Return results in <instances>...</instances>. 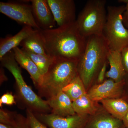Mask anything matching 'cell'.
I'll return each mask as SVG.
<instances>
[{
	"mask_svg": "<svg viewBox=\"0 0 128 128\" xmlns=\"http://www.w3.org/2000/svg\"><path fill=\"white\" fill-rule=\"evenodd\" d=\"M58 27L76 22V9L73 0H47Z\"/></svg>",
	"mask_w": 128,
	"mask_h": 128,
	"instance_id": "cell-9",
	"label": "cell"
},
{
	"mask_svg": "<svg viewBox=\"0 0 128 128\" xmlns=\"http://www.w3.org/2000/svg\"><path fill=\"white\" fill-rule=\"evenodd\" d=\"M29 2H0V12L24 26L41 30L34 19L32 5Z\"/></svg>",
	"mask_w": 128,
	"mask_h": 128,
	"instance_id": "cell-7",
	"label": "cell"
},
{
	"mask_svg": "<svg viewBox=\"0 0 128 128\" xmlns=\"http://www.w3.org/2000/svg\"><path fill=\"white\" fill-rule=\"evenodd\" d=\"M22 48L34 54H47L40 30L34 29L32 32L21 43Z\"/></svg>",
	"mask_w": 128,
	"mask_h": 128,
	"instance_id": "cell-17",
	"label": "cell"
},
{
	"mask_svg": "<svg viewBox=\"0 0 128 128\" xmlns=\"http://www.w3.org/2000/svg\"><path fill=\"white\" fill-rule=\"evenodd\" d=\"M118 2L126 4V10L123 15V22L125 27L128 29V0H120Z\"/></svg>",
	"mask_w": 128,
	"mask_h": 128,
	"instance_id": "cell-28",
	"label": "cell"
},
{
	"mask_svg": "<svg viewBox=\"0 0 128 128\" xmlns=\"http://www.w3.org/2000/svg\"><path fill=\"white\" fill-rule=\"evenodd\" d=\"M100 102L108 112L121 121L128 112V102L125 99L121 98H109Z\"/></svg>",
	"mask_w": 128,
	"mask_h": 128,
	"instance_id": "cell-16",
	"label": "cell"
},
{
	"mask_svg": "<svg viewBox=\"0 0 128 128\" xmlns=\"http://www.w3.org/2000/svg\"><path fill=\"white\" fill-rule=\"evenodd\" d=\"M47 101L53 114L64 117L76 114L73 109V102L62 91L50 98Z\"/></svg>",
	"mask_w": 128,
	"mask_h": 128,
	"instance_id": "cell-13",
	"label": "cell"
},
{
	"mask_svg": "<svg viewBox=\"0 0 128 128\" xmlns=\"http://www.w3.org/2000/svg\"><path fill=\"white\" fill-rule=\"evenodd\" d=\"M106 2L105 0H89L78 15L76 23L85 38L103 34L107 15Z\"/></svg>",
	"mask_w": 128,
	"mask_h": 128,
	"instance_id": "cell-4",
	"label": "cell"
},
{
	"mask_svg": "<svg viewBox=\"0 0 128 128\" xmlns=\"http://www.w3.org/2000/svg\"><path fill=\"white\" fill-rule=\"evenodd\" d=\"M106 61L102 67L97 77V82L98 84H101L104 82L105 81V78H106V69L107 67V63Z\"/></svg>",
	"mask_w": 128,
	"mask_h": 128,
	"instance_id": "cell-26",
	"label": "cell"
},
{
	"mask_svg": "<svg viewBox=\"0 0 128 128\" xmlns=\"http://www.w3.org/2000/svg\"><path fill=\"white\" fill-rule=\"evenodd\" d=\"M96 102L87 92L73 102V109L76 114L80 116L95 115L98 110Z\"/></svg>",
	"mask_w": 128,
	"mask_h": 128,
	"instance_id": "cell-18",
	"label": "cell"
},
{
	"mask_svg": "<svg viewBox=\"0 0 128 128\" xmlns=\"http://www.w3.org/2000/svg\"><path fill=\"white\" fill-rule=\"evenodd\" d=\"M14 96L11 93H7L4 94L0 99V106L2 107L3 104L12 105L16 104Z\"/></svg>",
	"mask_w": 128,
	"mask_h": 128,
	"instance_id": "cell-25",
	"label": "cell"
},
{
	"mask_svg": "<svg viewBox=\"0 0 128 128\" xmlns=\"http://www.w3.org/2000/svg\"><path fill=\"white\" fill-rule=\"evenodd\" d=\"M126 6H108L107 7L106 22L103 34L110 50L121 52L128 46V29L123 22V15Z\"/></svg>",
	"mask_w": 128,
	"mask_h": 128,
	"instance_id": "cell-6",
	"label": "cell"
},
{
	"mask_svg": "<svg viewBox=\"0 0 128 128\" xmlns=\"http://www.w3.org/2000/svg\"><path fill=\"white\" fill-rule=\"evenodd\" d=\"M13 115L12 113L0 109V123L12 126V127L15 121L16 115Z\"/></svg>",
	"mask_w": 128,
	"mask_h": 128,
	"instance_id": "cell-22",
	"label": "cell"
},
{
	"mask_svg": "<svg viewBox=\"0 0 128 128\" xmlns=\"http://www.w3.org/2000/svg\"><path fill=\"white\" fill-rule=\"evenodd\" d=\"M125 84L124 80L117 82L109 79L101 84L94 85L87 93L96 102L109 98H120L124 91Z\"/></svg>",
	"mask_w": 128,
	"mask_h": 128,
	"instance_id": "cell-8",
	"label": "cell"
},
{
	"mask_svg": "<svg viewBox=\"0 0 128 128\" xmlns=\"http://www.w3.org/2000/svg\"><path fill=\"white\" fill-rule=\"evenodd\" d=\"M22 49L25 54L36 64L44 77L48 73L55 59L48 54H38L32 52L22 48Z\"/></svg>",
	"mask_w": 128,
	"mask_h": 128,
	"instance_id": "cell-20",
	"label": "cell"
},
{
	"mask_svg": "<svg viewBox=\"0 0 128 128\" xmlns=\"http://www.w3.org/2000/svg\"><path fill=\"white\" fill-rule=\"evenodd\" d=\"M124 81H125V84H128V74H126L124 78Z\"/></svg>",
	"mask_w": 128,
	"mask_h": 128,
	"instance_id": "cell-31",
	"label": "cell"
},
{
	"mask_svg": "<svg viewBox=\"0 0 128 128\" xmlns=\"http://www.w3.org/2000/svg\"><path fill=\"white\" fill-rule=\"evenodd\" d=\"M125 128H128V112L122 120Z\"/></svg>",
	"mask_w": 128,
	"mask_h": 128,
	"instance_id": "cell-29",
	"label": "cell"
},
{
	"mask_svg": "<svg viewBox=\"0 0 128 128\" xmlns=\"http://www.w3.org/2000/svg\"><path fill=\"white\" fill-rule=\"evenodd\" d=\"M78 60L56 59L48 73L44 76L43 84L40 89L50 98L62 91L78 75Z\"/></svg>",
	"mask_w": 128,
	"mask_h": 128,
	"instance_id": "cell-3",
	"label": "cell"
},
{
	"mask_svg": "<svg viewBox=\"0 0 128 128\" xmlns=\"http://www.w3.org/2000/svg\"><path fill=\"white\" fill-rule=\"evenodd\" d=\"M88 128H125L121 120L106 114H98L88 124Z\"/></svg>",
	"mask_w": 128,
	"mask_h": 128,
	"instance_id": "cell-19",
	"label": "cell"
},
{
	"mask_svg": "<svg viewBox=\"0 0 128 128\" xmlns=\"http://www.w3.org/2000/svg\"><path fill=\"white\" fill-rule=\"evenodd\" d=\"M12 50L18 64L29 73L34 84L41 88L43 84L44 77L36 64L22 49L17 47Z\"/></svg>",
	"mask_w": 128,
	"mask_h": 128,
	"instance_id": "cell-12",
	"label": "cell"
},
{
	"mask_svg": "<svg viewBox=\"0 0 128 128\" xmlns=\"http://www.w3.org/2000/svg\"><path fill=\"white\" fill-rule=\"evenodd\" d=\"M121 52L123 64L127 74H128V46L123 49Z\"/></svg>",
	"mask_w": 128,
	"mask_h": 128,
	"instance_id": "cell-27",
	"label": "cell"
},
{
	"mask_svg": "<svg viewBox=\"0 0 128 128\" xmlns=\"http://www.w3.org/2000/svg\"><path fill=\"white\" fill-rule=\"evenodd\" d=\"M86 90L83 82L78 75L64 88L62 91L73 102L87 93Z\"/></svg>",
	"mask_w": 128,
	"mask_h": 128,
	"instance_id": "cell-21",
	"label": "cell"
},
{
	"mask_svg": "<svg viewBox=\"0 0 128 128\" xmlns=\"http://www.w3.org/2000/svg\"><path fill=\"white\" fill-rule=\"evenodd\" d=\"M0 128H13L12 126H8V125H6V124H3L0 123Z\"/></svg>",
	"mask_w": 128,
	"mask_h": 128,
	"instance_id": "cell-30",
	"label": "cell"
},
{
	"mask_svg": "<svg viewBox=\"0 0 128 128\" xmlns=\"http://www.w3.org/2000/svg\"><path fill=\"white\" fill-rule=\"evenodd\" d=\"M13 128H29L27 119L22 115H16Z\"/></svg>",
	"mask_w": 128,
	"mask_h": 128,
	"instance_id": "cell-24",
	"label": "cell"
},
{
	"mask_svg": "<svg viewBox=\"0 0 128 128\" xmlns=\"http://www.w3.org/2000/svg\"><path fill=\"white\" fill-rule=\"evenodd\" d=\"M40 32L46 54L55 59L79 60L84 52L87 38L81 34L76 22Z\"/></svg>",
	"mask_w": 128,
	"mask_h": 128,
	"instance_id": "cell-1",
	"label": "cell"
},
{
	"mask_svg": "<svg viewBox=\"0 0 128 128\" xmlns=\"http://www.w3.org/2000/svg\"><path fill=\"white\" fill-rule=\"evenodd\" d=\"M34 29L31 27L24 26L16 34L8 36L0 39V60L6 54L20 45L22 41L32 32Z\"/></svg>",
	"mask_w": 128,
	"mask_h": 128,
	"instance_id": "cell-15",
	"label": "cell"
},
{
	"mask_svg": "<svg viewBox=\"0 0 128 128\" xmlns=\"http://www.w3.org/2000/svg\"><path fill=\"white\" fill-rule=\"evenodd\" d=\"M40 118L52 128H85L87 125V116L76 114L68 117H61L52 114H41Z\"/></svg>",
	"mask_w": 128,
	"mask_h": 128,
	"instance_id": "cell-10",
	"label": "cell"
},
{
	"mask_svg": "<svg viewBox=\"0 0 128 128\" xmlns=\"http://www.w3.org/2000/svg\"><path fill=\"white\" fill-rule=\"evenodd\" d=\"M30 2L34 19L40 29L54 28L57 24L47 0H32Z\"/></svg>",
	"mask_w": 128,
	"mask_h": 128,
	"instance_id": "cell-11",
	"label": "cell"
},
{
	"mask_svg": "<svg viewBox=\"0 0 128 128\" xmlns=\"http://www.w3.org/2000/svg\"><path fill=\"white\" fill-rule=\"evenodd\" d=\"M0 60L2 66L14 76L22 100L29 108V109L42 112L51 110L47 101L38 96L25 82L18 64L15 59L13 50L6 54Z\"/></svg>",
	"mask_w": 128,
	"mask_h": 128,
	"instance_id": "cell-5",
	"label": "cell"
},
{
	"mask_svg": "<svg viewBox=\"0 0 128 128\" xmlns=\"http://www.w3.org/2000/svg\"><path fill=\"white\" fill-rule=\"evenodd\" d=\"M27 116L29 128H47L38 120L32 110L28 108L27 110Z\"/></svg>",
	"mask_w": 128,
	"mask_h": 128,
	"instance_id": "cell-23",
	"label": "cell"
},
{
	"mask_svg": "<svg viewBox=\"0 0 128 128\" xmlns=\"http://www.w3.org/2000/svg\"><path fill=\"white\" fill-rule=\"evenodd\" d=\"M108 61L110 68L107 72L106 78L117 82L124 80L126 73L123 64L121 52L110 49L108 54Z\"/></svg>",
	"mask_w": 128,
	"mask_h": 128,
	"instance_id": "cell-14",
	"label": "cell"
},
{
	"mask_svg": "<svg viewBox=\"0 0 128 128\" xmlns=\"http://www.w3.org/2000/svg\"><path fill=\"white\" fill-rule=\"evenodd\" d=\"M103 34L93 35L88 38L84 52L78 60V75L86 89L97 79L99 71L108 60L110 50Z\"/></svg>",
	"mask_w": 128,
	"mask_h": 128,
	"instance_id": "cell-2",
	"label": "cell"
}]
</instances>
